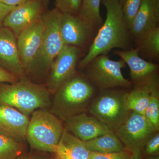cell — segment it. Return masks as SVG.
<instances>
[{"instance_id":"8","label":"cell","mask_w":159,"mask_h":159,"mask_svg":"<svg viewBox=\"0 0 159 159\" xmlns=\"http://www.w3.org/2000/svg\"><path fill=\"white\" fill-rule=\"evenodd\" d=\"M155 132L145 115L132 111L115 133L126 150L133 152L142 149Z\"/></svg>"},{"instance_id":"16","label":"cell","mask_w":159,"mask_h":159,"mask_svg":"<svg viewBox=\"0 0 159 159\" xmlns=\"http://www.w3.org/2000/svg\"><path fill=\"white\" fill-rule=\"evenodd\" d=\"M159 0H142L129 30L137 39L158 26Z\"/></svg>"},{"instance_id":"6","label":"cell","mask_w":159,"mask_h":159,"mask_svg":"<svg viewBox=\"0 0 159 159\" xmlns=\"http://www.w3.org/2000/svg\"><path fill=\"white\" fill-rule=\"evenodd\" d=\"M125 94L116 91L106 92L94 100L90 107V112L112 130L116 131L129 114L125 103Z\"/></svg>"},{"instance_id":"17","label":"cell","mask_w":159,"mask_h":159,"mask_svg":"<svg viewBox=\"0 0 159 159\" xmlns=\"http://www.w3.org/2000/svg\"><path fill=\"white\" fill-rule=\"evenodd\" d=\"M115 52L128 65L131 78L134 82L138 84L155 76L157 66L140 57L139 48L129 50H117Z\"/></svg>"},{"instance_id":"10","label":"cell","mask_w":159,"mask_h":159,"mask_svg":"<svg viewBox=\"0 0 159 159\" xmlns=\"http://www.w3.org/2000/svg\"><path fill=\"white\" fill-rule=\"evenodd\" d=\"M46 6V0H28L9 12L3 26L11 30L17 37L42 17Z\"/></svg>"},{"instance_id":"4","label":"cell","mask_w":159,"mask_h":159,"mask_svg":"<svg viewBox=\"0 0 159 159\" xmlns=\"http://www.w3.org/2000/svg\"><path fill=\"white\" fill-rule=\"evenodd\" d=\"M64 128L54 114L39 109L34 111L29 120L26 138L31 148L55 152Z\"/></svg>"},{"instance_id":"9","label":"cell","mask_w":159,"mask_h":159,"mask_svg":"<svg viewBox=\"0 0 159 159\" xmlns=\"http://www.w3.org/2000/svg\"><path fill=\"white\" fill-rule=\"evenodd\" d=\"M80 54L78 47L66 45L57 55L50 68L48 89L54 94L73 76Z\"/></svg>"},{"instance_id":"30","label":"cell","mask_w":159,"mask_h":159,"mask_svg":"<svg viewBox=\"0 0 159 159\" xmlns=\"http://www.w3.org/2000/svg\"><path fill=\"white\" fill-rule=\"evenodd\" d=\"M16 7L8 6L4 3L0 2V27H2L4 20L9 12Z\"/></svg>"},{"instance_id":"21","label":"cell","mask_w":159,"mask_h":159,"mask_svg":"<svg viewBox=\"0 0 159 159\" xmlns=\"http://www.w3.org/2000/svg\"><path fill=\"white\" fill-rule=\"evenodd\" d=\"M101 0H82L78 15L92 27L102 25L100 6Z\"/></svg>"},{"instance_id":"20","label":"cell","mask_w":159,"mask_h":159,"mask_svg":"<svg viewBox=\"0 0 159 159\" xmlns=\"http://www.w3.org/2000/svg\"><path fill=\"white\" fill-rule=\"evenodd\" d=\"M84 142L87 148L92 152L112 153L125 149L114 132L104 134Z\"/></svg>"},{"instance_id":"29","label":"cell","mask_w":159,"mask_h":159,"mask_svg":"<svg viewBox=\"0 0 159 159\" xmlns=\"http://www.w3.org/2000/svg\"><path fill=\"white\" fill-rule=\"evenodd\" d=\"M18 77L0 67V83H13L18 81Z\"/></svg>"},{"instance_id":"12","label":"cell","mask_w":159,"mask_h":159,"mask_svg":"<svg viewBox=\"0 0 159 159\" xmlns=\"http://www.w3.org/2000/svg\"><path fill=\"white\" fill-rule=\"evenodd\" d=\"M65 121L64 129L83 142L114 132L96 118L89 116L85 114H77Z\"/></svg>"},{"instance_id":"18","label":"cell","mask_w":159,"mask_h":159,"mask_svg":"<svg viewBox=\"0 0 159 159\" xmlns=\"http://www.w3.org/2000/svg\"><path fill=\"white\" fill-rule=\"evenodd\" d=\"M138 84L134 89L125 94V103L129 111L145 115L152 93L157 87V81L154 76Z\"/></svg>"},{"instance_id":"34","label":"cell","mask_w":159,"mask_h":159,"mask_svg":"<svg viewBox=\"0 0 159 159\" xmlns=\"http://www.w3.org/2000/svg\"><path fill=\"white\" fill-rule=\"evenodd\" d=\"M148 159H159V157L158 155L152 156L149 157Z\"/></svg>"},{"instance_id":"14","label":"cell","mask_w":159,"mask_h":159,"mask_svg":"<svg viewBox=\"0 0 159 159\" xmlns=\"http://www.w3.org/2000/svg\"><path fill=\"white\" fill-rule=\"evenodd\" d=\"M93 28L78 15L61 14V33L65 45H83Z\"/></svg>"},{"instance_id":"28","label":"cell","mask_w":159,"mask_h":159,"mask_svg":"<svg viewBox=\"0 0 159 159\" xmlns=\"http://www.w3.org/2000/svg\"><path fill=\"white\" fill-rule=\"evenodd\" d=\"M145 153L148 155H157L159 152V134L152 136L145 143Z\"/></svg>"},{"instance_id":"5","label":"cell","mask_w":159,"mask_h":159,"mask_svg":"<svg viewBox=\"0 0 159 159\" xmlns=\"http://www.w3.org/2000/svg\"><path fill=\"white\" fill-rule=\"evenodd\" d=\"M94 93L93 86L80 77H71L55 93L53 114L66 120L78 114Z\"/></svg>"},{"instance_id":"33","label":"cell","mask_w":159,"mask_h":159,"mask_svg":"<svg viewBox=\"0 0 159 159\" xmlns=\"http://www.w3.org/2000/svg\"><path fill=\"white\" fill-rule=\"evenodd\" d=\"M17 159H40L39 158H36L35 157H20L19 158H18Z\"/></svg>"},{"instance_id":"25","label":"cell","mask_w":159,"mask_h":159,"mask_svg":"<svg viewBox=\"0 0 159 159\" xmlns=\"http://www.w3.org/2000/svg\"><path fill=\"white\" fill-rule=\"evenodd\" d=\"M142 0H124L122 10L125 22L129 29L134 18L139 11Z\"/></svg>"},{"instance_id":"3","label":"cell","mask_w":159,"mask_h":159,"mask_svg":"<svg viewBox=\"0 0 159 159\" xmlns=\"http://www.w3.org/2000/svg\"><path fill=\"white\" fill-rule=\"evenodd\" d=\"M61 13L57 9L42 16L44 31L38 52L26 71L34 74H44L50 70L52 63L65 46L60 30Z\"/></svg>"},{"instance_id":"2","label":"cell","mask_w":159,"mask_h":159,"mask_svg":"<svg viewBox=\"0 0 159 159\" xmlns=\"http://www.w3.org/2000/svg\"><path fill=\"white\" fill-rule=\"evenodd\" d=\"M13 83H0V105L16 109L28 116L36 110L51 106L50 93L45 87L20 77Z\"/></svg>"},{"instance_id":"26","label":"cell","mask_w":159,"mask_h":159,"mask_svg":"<svg viewBox=\"0 0 159 159\" xmlns=\"http://www.w3.org/2000/svg\"><path fill=\"white\" fill-rule=\"evenodd\" d=\"M82 2V0H56V9L62 13L78 15Z\"/></svg>"},{"instance_id":"23","label":"cell","mask_w":159,"mask_h":159,"mask_svg":"<svg viewBox=\"0 0 159 159\" xmlns=\"http://www.w3.org/2000/svg\"><path fill=\"white\" fill-rule=\"evenodd\" d=\"M145 116L155 131H157L159 128V97L157 87L152 93Z\"/></svg>"},{"instance_id":"31","label":"cell","mask_w":159,"mask_h":159,"mask_svg":"<svg viewBox=\"0 0 159 159\" xmlns=\"http://www.w3.org/2000/svg\"><path fill=\"white\" fill-rule=\"evenodd\" d=\"M27 1L28 0H0V2L9 6H17Z\"/></svg>"},{"instance_id":"27","label":"cell","mask_w":159,"mask_h":159,"mask_svg":"<svg viewBox=\"0 0 159 159\" xmlns=\"http://www.w3.org/2000/svg\"><path fill=\"white\" fill-rule=\"evenodd\" d=\"M132 152L125 149L119 152L101 153L92 152L89 159H130Z\"/></svg>"},{"instance_id":"15","label":"cell","mask_w":159,"mask_h":159,"mask_svg":"<svg viewBox=\"0 0 159 159\" xmlns=\"http://www.w3.org/2000/svg\"><path fill=\"white\" fill-rule=\"evenodd\" d=\"M29 120L28 116L16 109L0 105V134L15 140L26 138Z\"/></svg>"},{"instance_id":"11","label":"cell","mask_w":159,"mask_h":159,"mask_svg":"<svg viewBox=\"0 0 159 159\" xmlns=\"http://www.w3.org/2000/svg\"><path fill=\"white\" fill-rule=\"evenodd\" d=\"M0 67L19 78L25 77V69L20 60L16 36L11 30L0 27Z\"/></svg>"},{"instance_id":"13","label":"cell","mask_w":159,"mask_h":159,"mask_svg":"<svg viewBox=\"0 0 159 159\" xmlns=\"http://www.w3.org/2000/svg\"><path fill=\"white\" fill-rule=\"evenodd\" d=\"M44 24L42 17L17 37L19 54L23 67L26 70L33 61L42 40Z\"/></svg>"},{"instance_id":"35","label":"cell","mask_w":159,"mask_h":159,"mask_svg":"<svg viewBox=\"0 0 159 159\" xmlns=\"http://www.w3.org/2000/svg\"><path fill=\"white\" fill-rule=\"evenodd\" d=\"M119 1H120V2H121V4H122V3L123 2H124V0H119Z\"/></svg>"},{"instance_id":"1","label":"cell","mask_w":159,"mask_h":159,"mask_svg":"<svg viewBox=\"0 0 159 159\" xmlns=\"http://www.w3.org/2000/svg\"><path fill=\"white\" fill-rule=\"evenodd\" d=\"M106 9L105 22L99 29L87 54L80 62L87 66L95 57L107 54L114 48L125 49L128 43L129 30L119 0H102Z\"/></svg>"},{"instance_id":"24","label":"cell","mask_w":159,"mask_h":159,"mask_svg":"<svg viewBox=\"0 0 159 159\" xmlns=\"http://www.w3.org/2000/svg\"><path fill=\"white\" fill-rule=\"evenodd\" d=\"M20 152L16 140L0 134V159H15Z\"/></svg>"},{"instance_id":"32","label":"cell","mask_w":159,"mask_h":159,"mask_svg":"<svg viewBox=\"0 0 159 159\" xmlns=\"http://www.w3.org/2000/svg\"><path fill=\"white\" fill-rule=\"evenodd\" d=\"M142 149H138L132 152L130 159H142Z\"/></svg>"},{"instance_id":"19","label":"cell","mask_w":159,"mask_h":159,"mask_svg":"<svg viewBox=\"0 0 159 159\" xmlns=\"http://www.w3.org/2000/svg\"><path fill=\"white\" fill-rule=\"evenodd\" d=\"M54 153L57 159H89L92 152L84 142L64 129Z\"/></svg>"},{"instance_id":"22","label":"cell","mask_w":159,"mask_h":159,"mask_svg":"<svg viewBox=\"0 0 159 159\" xmlns=\"http://www.w3.org/2000/svg\"><path fill=\"white\" fill-rule=\"evenodd\" d=\"M140 51H144L153 57H158L159 55V26L146 32L139 39Z\"/></svg>"},{"instance_id":"7","label":"cell","mask_w":159,"mask_h":159,"mask_svg":"<svg viewBox=\"0 0 159 159\" xmlns=\"http://www.w3.org/2000/svg\"><path fill=\"white\" fill-rule=\"evenodd\" d=\"M125 64L122 59L114 61L106 54L99 55L88 65L89 77L95 84L101 89L130 86L131 83L125 79L122 72Z\"/></svg>"}]
</instances>
